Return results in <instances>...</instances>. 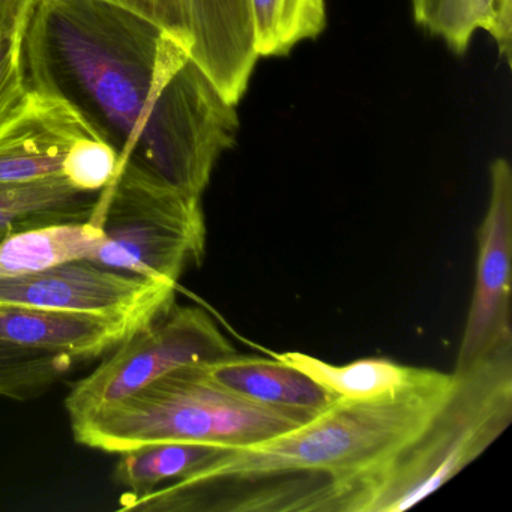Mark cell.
Segmentation results:
<instances>
[{
	"mask_svg": "<svg viewBox=\"0 0 512 512\" xmlns=\"http://www.w3.org/2000/svg\"><path fill=\"white\" fill-rule=\"evenodd\" d=\"M140 328L145 326L103 314L0 308V341L26 349L62 353L77 361L98 358L115 350Z\"/></svg>",
	"mask_w": 512,
	"mask_h": 512,
	"instance_id": "11",
	"label": "cell"
},
{
	"mask_svg": "<svg viewBox=\"0 0 512 512\" xmlns=\"http://www.w3.org/2000/svg\"><path fill=\"white\" fill-rule=\"evenodd\" d=\"M20 65L29 92L67 103L119 170L202 199L235 148L238 106L178 41L107 0H32Z\"/></svg>",
	"mask_w": 512,
	"mask_h": 512,
	"instance_id": "1",
	"label": "cell"
},
{
	"mask_svg": "<svg viewBox=\"0 0 512 512\" xmlns=\"http://www.w3.org/2000/svg\"><path fill=\"white\" fill-rule=\"evenodd\" d=\"M512 169L490 164V200L478 230L475 287L454 370L512 347Z\"/></svg>",
	"mask_w": 512,
	"mask_h": 512,
	"instance_id": "9",
	"label": "cell"
},
{
	"mask_svg": "<svg viewBox=\"0 0 512 512\" xmlns=\"http://www.w3.org/2000/svg\"><path fill=\"white\" fill-rule=\"evenodd\" d=\"M89 134L67 103L31 94L25 112L0 133V184L64 178L68 152Z\"/></svg>",
	"mask_w": 512,
	"mask_h": 512,
	"instance_id": "10",
	"label": "cell"
},
{
	"mask_svg": "<svg viewBox=\"0 0 512 512\" xmlns=\"http://www.w3.org/2000/svg\"><path fill=\"white\" fill-rule=\"evenodd\" d=\"M101 193L79 190L65 178L0 184V242L37 227L88 223L97 211Z\"/></svg>",
	"mask_w": 512,
	"mask_h": 512,
	"instance_id": "14",
	"label": "cell"
},
{
	"mask_svg": "<svg viewBox=\"0 0 512 512\" xmlns=\"http://www.w3.org/2000/svg\"><path fill=\"white\" fill-rule=\"evenodd\" d=\"M23 23L0 34V133L25 112L31 100L20 65Z\"/></svg>",
	"mask_w": 512,
	"mask_h": 512,
	"instance_id": "21",
	"label": "cell"
},
{
	"mask_svg": "<svg viewBox=\"0 0 512 512\" xmlns=\"http://www.w3.org/2000/svg\"><path fill=\"white\" fill-rule=\"evenodd\" d=\"M230 448L203 442H158L122 452L115 479L130 496H143L164 482H176L214 463Z\"/></svg>",
	"mask_w": 512,
	"mask_h": 512,
	"instance_id": "17",
	"label": "cell"
},
{
	"mask_svg": "<svg viewBox=\"0 0 512 512\" xmlns=\"http://www.w3.org/2000/svg\"><path fill=\"white\" fill-rule=\"evenodd\" d=\"M427 424L347 497L344 512H401L481 457L512 421V347L452 371Z\"/></svg>",
	"mask_w": 512,
	"mask_h": 512,
	"instance_id": "3",
	"label": "cell"
},
{
	"mask_svg": "<svg viewBox=\"0 0 512 512\" xmlns=\"http://www.w3.org/2000/svg\"><path fill=\"white\" fill-rule=\"evenodd\" d=\"M178 41L229 103L247 94L259 61L251 0H107Z\"/></svg>",
	"mask_w": 512,
	"mask_h": 512,
	"instance_id": "7",
	"label": "cell"
},
{
	"mask_svg": "<svg viewBox=\"0 0 512 512\" xmlns=\"http://www.w3.org/2000/svg\"><path fill=\"white\" fill-rule=\"evenodd\" d=\"M203 373L232 394L275 409L319 413L335 400L319 383L298 368L274 358L229 356L202 364Z\"/></svg>",
	"mask_w": 512,
	"mask_h": 512,
	"instance_id": "12",
	"label": "cell"
},
{
	"mask_svg": "<svg viewBox=\"0 0 512 512\" xmlns=\"http://www.w3.org/2000/svg\"><path fill=\"white\" fill-rule=\"evenodd\" d=\"M101 244L103 232L92 220L16 233L0 242V280L43 271L71 260H89Z\"/></svg>",
	"mask_w": 512,
	"mask_h": 512,
	"instance_id": "16",
	"label": "cell"
},
{
	"mask_svg": "<svg viewBox=\"0 0 512 512\" xmlns=\"http://www.w3.org/2000/svg\"><path fill=\"white\" fill-rule=\"evenodd\" d=\"M32 0H0V34L22 25Z\"/></svg>",
	"mask_w": 512,
	"mask_h": 512,
	"instance_id": "22",
	"label": "cell"
},
{
	"mask_svg": "<svg viewBox=\"0 0 512 512\" xmlns=\"http://www.w3.org/2000/svg\"><path fill=\"white\" fill-rule=\"evenodd\" d=\"M77 362L62 353L0 341V397L17 401L40 397L67 377Z\"/></svg>",
	"mask_w": 512,
	"mask_h": 512,
	"instance_id": "19",
	"label": "cell"
},
{
	"mask_svg": "<svg viewBox=\"0 0 512 512\" xmlns=\"http://www.w3.org/2000/svg\"><path fill=\"white\" fill-rule=\"evenodd\" d=\"M416 25L440 38L455 56L469 52L476 31L490 34L506 64L512 61V0H410Z\"/></svg>",
	"mask_w": 512,
	"mask_h": 512,
	"instance_id": "13",
	"label": "cell"
},
{
	"mask_svg": "<svg viewBox=\"0 0 512 512\" xmlns=\"http://www.w3.org/2000/svg\"><path fill=\"white\" fill-rule=\"evenodd\" d=\"M119 172L116 152L94 134L74 143L64 161L62 175L73 187L98 193L115 181Z\"/></svg>",
	"mask_w": 512,
	"mask_h": 512,
	"instance_id": "20",
	"label": "cell"
},
{
	"mask_svg": "<svg viewBox=\"0 0 512 512\" xmlns=\"http://www.w3.org/2000/svg\"><path fill=\"white\" fill-rule=\"evenodd\" d=\"M251 11L259 58L289 56L328 25L326 0H251Z\"/></svg>",
	"mask_w": 512,
	"mask_h": 512,
	"instance_id": "18",
	"label": "cell"
},
{
	"mask_svg": "<svg viewBox=\"0 0 512 512\" xmlns=\"http://www.w3.org/2000/svg\"><path fill=\"white\" fill-rule=\"evenodd\" d=\"M281 361L310 376L335 398L367 400L394 394L424 382L431 368L409 367L386 358H364L335 365L301 352L275 353Z\"/></svg>",
	"mask_w": 512,
	"mask_h": 512,
	"instance_id": "15",
	"label": "cell"
},
{
	"mask_svg": "<svg viewBox=\"0 0 512 512\" xmlns=\"http://www.w3.org/2000/svg\"><path fill=\"white\" fill-rule=\"evenodd\" d=\"M452 373L367 400L338 398L299 427L257 445L229 449L188 478H280L304 490L311 511L344 512L364 476L386 463L436 412Z\"/></svg>",
	"mask_w": 512,
	"mask_h": 512,
	"instance_id": "2",
	"label": "cell"
},
{
	"mask_svg": "<svg viewBox=\"0 0 512 512\" xmlns=\"http://www.w3.org/2000/svg\"><path fill=\"white\" fill-rule=\"evenodd\" d=\"M226 335L202 308L176 307L125 338L112 356L65 398L70 419L124 400L149 383L188 365L236 355Z\"/></svg>",
	"mask_w": 512,
	"mask_h": 512,
	"instance_id": "6",
	"label": "cell"
},
{
	"mask_svg": "<svg viewBox=\"0 0 512 512\" xmlns=\"http://www.w3.org/2000/svg\"><path fill=\"white\" fill-rule=\"evenodd\" d=\"M91 220L103 244L89 262L112 271L176 287L185 269L205 256L202 199L133 170H119Z\"/></svg>",
	"mask_w": 512,
	"mask_h": 512,
	"instance_id": "5",
	"label": "cell"
},
{
	"mask_svg": "<svg viewBox=\"0 0 512 512\" xmlns=\"http://www.w3.org/2000/svg\"><path fill=\"white\" fill-rule=\"evenodd\" d=\"M317 413L244 400L212 382L202 364L179 368L136 394L71 419L80 445L122 454L158 442L257 445L310 421Z\"/></svg>",
	"mask_w": 512,
	"mask_h": 512,
	"instance_id": "4",
	"label": "cell"
},
{
	"mask_svg": "<svg viewBox=\"0 0 512 512\" xmlns=\"http://www.w3.org/2000/svg\"><path fill=\"white\" fill-rule=\"evenodd\" d=\"M175 290L80 259L0 280V308L79 311L146 326L175 305Z\"/></svg>",
	"mask_w": 512,
	"mask_h": 512,
	"instance_id": "8",
	"label": "cell"
}]
</instances>
